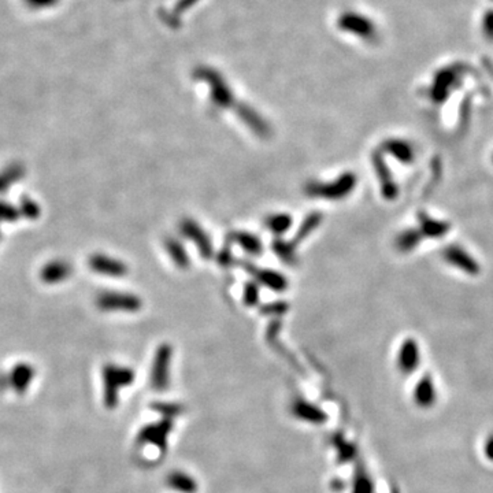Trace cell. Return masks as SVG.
<instances>
[{
    "label": "cell",
    "instance_id": "7402d4cb",
    "mask_svg": "<svg viewBox=\"0 0 493 493\" xmlns=\"http://www.w3.org/2000/svg\"><path fill=\"white\" fill-rule=\"evenodd\" d=\"M321 214H311L308 215L307 218L303 221V224L299 227L296 236H295V243H299L302 242L303 239H306L308 234L317 227V226L321 224Z\"/></svg>",
    "mask_w": 493,
    "mask_h": 493
},
{
    "label": "cell",
    "instance_id": "5bb4252c",
    "mask_svg": "<svg viewBox=\"0 0 493 493\" xmlns=\"http://www.w3.org/2000/svg\"><path fill=\"white\" fill-rule=\"evenodd\" d=\"M414 397H415V402L418 403V406H421V407H429L434 403L436 390H434V384H433L429 375L419 380V382L416 384L415 390H414Z\"/></svg>",
    "mask_w": 493,
    "mask_h": 493
},
{
    "label": "cell",
    "instance_id": "9a60e30c",
    "mask_svg": "<svg viewBox=\"0 0 493 493\" xmlns=\"http://www.w3.org/2000/svg\"><path fill=\"white\" fill-rule=\"evenodd\" d=\"M292 411L293 414L300 418V419H305V421H308V422H315V424H319V422H324L327 419V415L324 414V411L319 410L318 407L310 404V403H306V402H298L292 406Z\"/></svg>",
    "mask_w": 493,
    "mask_h": 493
},
{
    "label": "cell",
    "instance_id": "5b68a950",
    "mask_svg": "<svg viewBox=\"0 0 493 493\" xmlns=\"http://www.w3.org/2000/svg\"><path fill=\"white\" fill-rule=\"evenodd\" d=\"M181 233L185 237L191 239L193 244L199 248L200 255L203 258H210L212 255V246L210 237L205 234V230L192 220H184L181 222Z\"/></svg>",
    "mask_w": 493,
    "mask_h": 493
},
{
    "label": "cell",
    "instance_id": "8fae6325",
    "mask_svg": "<svg viewBox=\"0 0 493 493\" xmlns=\"http://www.w3.org/2000/svg\"><path fill=\"white\" fill-rule=\"evenodd\" d=\"M374 164H375V170H377L378 178H380L381 185H382V193L385 195L387 199H395V196L397 193V188H396L395 181L392 180L390 170L387 169V166L384 164L380 152L374 154Z\"/></svg>",
    "mask_w": 493,
    "mask_h": 493
},
{
    "label": "cell",
    "instance_id": "44dd1931",
    "mask_svg": "<svg viewBox=\"0 0 493 493\" xmlns=\"http://www.w3.org/2000/svg\"><path fill=\"white\" fill-rule=\"evenodd\" d=\"M266 225L273 233L281 234V233L287 232L288 229L292 225V218L288 214L271 215V217L267 218Z\"/></svg>",
    "mask_w": 493,
    "mask_h": 493
},
{
    "label": "cell",
    "instance_id": "7a4b0ae2",
    "mask_svg": "<svg viewBox=\"0 0 493 493\" xmlns=\"http://www.w3.org/2000/svg\"><path fill=\"white\" fill-rule=\"evenodd\" d=\"M356 185V177L353 173H344L341 177L334 180L333 183L325 184H310L307 186V193L314 198H321L327 200H339L344 199L349 195Z\"/></svg>",
    "mask_w": 493,
    "mask_h": 493
},
{
    "label": "cell",
    "instance_id": "d4e9b609",
    "mask_svg": "<svg viewBox=\"0 0 493 493\" xmlns=\"http://www.w3.org/2000/svg\"><path fill=\"white\" fill-rule=\"evenodd\" d=\"M370 489H371V484H370L369 478L365 474H361L355 480V491H353V493H370Z\"/></svg>",
    "mask_w": 493,
    "mask_h": 493
},
{
    "label": "cell",
    "instance_id": "e0dca14e",
    "mask_svg": "<svg viewBox=\"0 0 493 493\" xmlns=\"http://www.w3.org/2000/svg\"><path fill=\"white\" fill-rule=\"evenodd\" d=\"M170 488H173L174 491H178V492L183 493H193L196 491V482L191 478V475L185 474L183 472H171L169 475V480H167Z\"/></svg>",
    "mask_w": 493,
    "mask_h": 493
},
{
    "label": "cell",
    "instance_id": "ffe728a7",
    "mask_svg": "<svg viewBox=\"0 0 493 493\" xmlns=\"http://www.w3.org/2000/svg\"><path fill=\"white\" fill-rule=\"evenodd\" d=\"M166 248L169 255L171 256V259L174 261V264L181 268H185L189 265V258L188 254L185 252L184 246H181L177 240L173 239H167L166 240Z\"/></svg>",
    "mask_w": 493,
    "mask_h": 493
},
{
    "label": "cell",
    "instance_id": "277c9868",
    "mask_svg": "<svg viewBox=\"0 0 493 493\" xmlns=\"http://www.w3.org/2000/svg\"><path fill=\"white\" fill-rule=\"evenodd\" d=\"M98 307L104 311H137L142 307V300L135 295L106 292L98 298Z\"/></svg>",
    "mask_w": 493,
    "mask_h": 493
},
{
    "label": "cell",
    "instance_id": "484cf974",
    "mask_svg": "<svg viewBox=\"0 0 493 493\" xmlns=\"http://www.w3.org/2000/svg\"><path fill=\"white\" fill-rule=\"evenodd\" d=\"M258 288L255 284H248L246 289H244V300H246V305L249 306H254L256 302H258Z\"/></svg>",
    "mask_w": 493,
    "mask_h": 493
},
{
    "label": "cell",
    "instance_id": "ac0fdd59",
    "mask_svg": "<svg viewBox=\"0 0 493 493\" xmlns=\"http://www.w3.org/2000/svg\"><path fill=\"white\" fill-rule=\"evenodd\" d=\"M448 227H450L448 222L426 217V218L421 220V230L419 232H422L428 237H443L444 234L448 233Z\"/></svg>",
    "mask_w": 493,
    "mask_h": 493
},
{
    "label": "cell",
    "instance_id": "603a6c76",
    "mask_svg": "<svg viewBox=\"0 0 493 493\" xmlns=\"http://www.w3.org/2000/svg\"><path fill=\"white\" fill-rule=\"evenodd\" d=\"M418 243H419V230L410 229L399 236L396 244L402 251H410L414 246H418Z\"/></svg>",
    "mask_w": 493,
    "mask_h": 493
},
{
    "label": "cell",
    "instance_id": "2e32d148",
    "mask_svg": "<svg viewBox=\"0 0 493 493\" xmlns=\"http://www.w3.org/2000/svg\"><path fill=\"white\" fill-rule=\"evenodd\" d=\"M384 149L400 162L410 164L414 161V148L411 144L400 140H390L384 144Z\"/></svg>",
    "mask_w": 493,
    "mask_h": 493
},
{
    "label": "cell",
    "instance_id": "30bf717a",
    "mask_svg": "<svg viewBox=\"0 0 493 493\" xmlns=\"http://www.w3.org/2000/svg\"><path fill=\"white\" fill-rule=\"evenodd\" d=\"M33 377H35V370L32 369L29 365H25V363L18 365L13 369L11 374H10L8 385L16 392L23 393L29 387Z\"/></svg>",
    "mask_w": 493,
    "mask_h": 493
},
{
    "label": "cell",
    "instance_id": "4316f807",
    "mask_svg": "<svg viewBox=\"0 0 493 493\" xmlns=\"http://www.w3.org/2000/svg\"><path fill=\"white\" fill-rule=\"evenodd\" d=\"M485 453L489 459H493V436L489 437V440L485 444Z\"/></svg>",
    "mask_w": 493,
    "mask_h": 493
},
{
    "label": "cell",
    "instance_id": "4fadbf2b",
    "mask_svg": "<svg viewBox=\"0 0 493 493\" xmlns=\"http://www.w3.org/2000/svg\"><path fill=\"white\" fill-rule=\"evenodd\" d=\"M72 273V267L66 262L62 261H55V262H50L45 267H42L41 270V278L42 281L52 284V283H60L66 280Z\"/></svg>",
    "mask_w": 493,
    "mask_h": 493
},
{
    "label": "cell",
    "instance_id": "52a82bcc",
    "mask_svg": "<svg viewBox=\"0 0 493 493\" xmlns=\"http://www.w3.org/2000/svg\"><path fill=\"white\" fill-rule=\"evenodd\" d=\"M89 265L96 273H101L103 276H108V277H123L128 271V268L123 262L104 255L92 256Z\"/></svg>",
    "mask_w": 493,
    "mask_h": 493
},
{
    "label": "cell",
    "instance_id": "d6986e66",
    "mask_svg": "<svg viewBox=\"0 0 493 493\" xmlns=\"http://www.w3.org/2000/svg\"><path fill=\"white\" fill-rule=\"evenodd\" d=\"M233 239L239 246H243L248 254L259 255L262 252V244H261L259 239L251 233L239 232V233L233 234Z\"/></svg>",
    "mask_w": 493,
    "mask_h": 493
},
{
    "label": "cell",
    "instance_id": "7c38bea8",
    "mask_svg": "<svg viewBox=\"0 0 493 493\" xmlns=\"http://www.w3.org/2000/svg\"><path fill=\"white\" fill-rule=\"evenodd\" d=\"M169 431H170V424H167V422L147 426L140 431L139 441L143 444L144 443H151V444L159 446L162 448L166 443V436H167Z\"/></svg>",
    "mask_w": 493,
    "mask_h": 493
},
{
    "label": "cell",
    "instance_id": "cb8c5ba5",
    "mask_svg": "<svg viewBox=\"0 0 493 493\" xmlns=\"http://www.w3.org/2000/svg\"><path fill=\"white\" fill-rule=\"evenodd\" d=\"M273 249L276 254L285 262H293L295 261V252H293V244L285 243L283 240H277L273 243Z\"/></svg>",
    "mask_w": 493,
    "mask_h": 493
},
{
    "label": "cell",
    "instance_id": "ba28073f",
    "mask_svg": "<svg viewBox=\"0 0 493 493\" xmlns=\"http://www.w3.org/2000/svg\"><path fill=\"white\" fill-rule=\"evenodd\" d=\"M446 261L448 264H451L452 266L458 267L466 273H477L480 270V267L477 265V262L474 261V258L468 254V251H465L463 248L455 246V248H447L446 249Z\"/></svg>",
    "mask_w": 493,
    "mask_h": 493
},
{
    "label": "cell",
    "instance_id": "8992f818",
    "mask_svg": "<svg viewBox=\"0 0 493 493\" xmlns=\"http://www.w3.org/2000/svg\"><path fill=\"white\" fill-rule=\"evenodd\" d=\"M419 347L418 343L412 339H407L399 351V356H397V365L399 369L403 371V374H411L415 369H418L419 366Z\"/></svg>",
    "mask_w": 493,
    "mask_h": 493
},
{
    "label": "cell",
    "instance_id": "9c48e42d",
    "mask_svg": "<svg viewBox=\"0 0 493 493\" xmlns=\"http://www.w3.org/2000/svg\"><path fill=\"white\" fill-rule=\"evenodd\" d=\"M246 267L255 276V278L261 284L266 285L270 289L277 290V292H281V290L287 289V278H284L280 273L273 271V270H259V268H255V267Z\"/></svg>",
    "mask_w": 493,
    "mask_h": 493
},
{
    "label": "cell",
    "instance_id": "6da1fadb",
    "mask_svg": "<svg viewBox=\"0 0 493 493\" xmlns=\"http://www.w3.org/2000/svg\"><path fill=\"white\" fill-rule=\"evenodd\" d=\"M135 380V373L128 368L107 365L103 370L104 382V403L107 409H114L118 403V392L130 385Z\"/></svg>",
    "mask_w": 493,
    "mask_h": 493
},
{
    "label": "cell",
    "instance_id": "3957f363",
    "mask_svg": "<svg viewBox=\"0 0 493 493\" xmlns=\"http://www.w3.org/2000/svg\"><path fill=\"white\" fill-rule=\"evenodd\" d=\"M171 361V347L164 344L161 346L154 358L151 370V385L157 390H167L169 387V370Z\"/></svg>",
    "mask_w": 493,
    "mask_h": 493
}]
</instances>
